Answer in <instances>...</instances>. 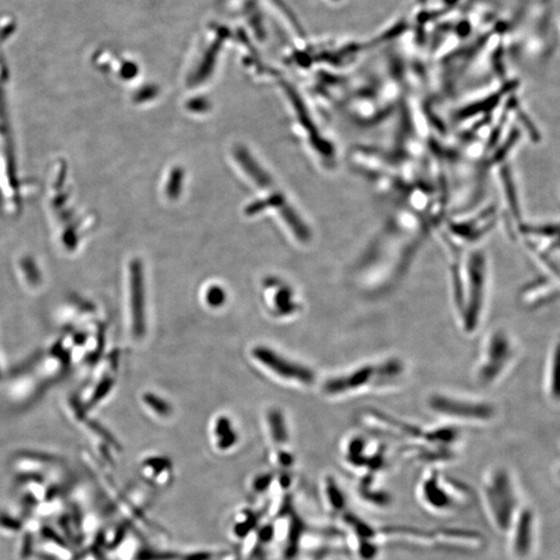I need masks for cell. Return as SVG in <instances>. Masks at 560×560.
Wrapping results in <instances>:
<instances>
[{
	"label": "cell",
	"mask_w": 560,
	"mask_h": 560,
	"mask_svg": "<svg viewBox=\"0 0 560 560\" xmlns=\"http://www.w3.org/2000/svg\"><path fill=\"white\" fill-rule=\"evenodd\" d=\"M2 377H3V375H2L1 365H0V381H1Z\"/></svg>",
	"instance_id": "15"
},
{
	"label": "cell",
	"mask_w": 560,
	"mask_h": 560,
	"mask_svg": "<svg viewBox=\"0 0 560 560\" xmlns=\"http://www.w3.org/2000/svg\"><path fill=\"white\" fill-rule=\"evenodd\" d=\"M143 399H145V404L159 415L168 416L172 413V406L154 393H147Z\"/></svg>",
	"instance_id": "11"
},
{
	"label": "cell",
	"mask_w": 560,
	"mask_h": 560,
	"mask_svg": "<svg viewBox=\"0 0 560 560\" xmlns=\"http://www.w3.org/2000/svg\"><path fill=\"white\" fill-rule=\"evenodd\" d=\"M226 295L223 288L213 286L207 290L206 300L212 307H220L226 302Z\"/></svg>",
	"instance_id": "12"
},
{
	"label": "cell",
	"mask_w": 560,
	"mask_h": 560,
	"mask_svg": "<svg viewBox=\"0 0 560 560\" xmlns=\"http://www.w3.org/2000/svg\"><path fill=\"white\" fill-rule=\"evenodd\" d=\"M275 309L280 316H293L300 311V303L297 302L295 292L290 286H279L274 297Z\"/></svg>",
	"instance_id": "7"
},
{
	"label": "cell",
	"mask_w": 560,
	"mask_h": 560,
	"mask_svg": "<svg viewBox=\"0 0 560 560\" xmlns=\"http://www.w3.org/2000/svg\"><path fill=\"white\" fill-rule=\"evenodd\" d=\"M215 434L217 436L218 448L221 450L232 448L238 439L236 432L233 429L232 422L224 416L218 418L215 425Z\"/></svg>",
	"instance_id": "9"
},
{
	"label": "cell",
	"mask_w": 560,
	"mask_h": 560,
	"mask_svg": "<svg viewBox=\"0 0 560 560\" xmlns=\"http://www.w3.org/2000/svg\"><path fill=\"white\" fill-rule=\"evenodd\" d=\"M181 183H182L181 172H174V175H172V177H170V185H168L170 186V187H168V196H170V198H175V196H177L179 189H181V187H179V186H181Z\"/></svg>",
	"instance_id": "13"
},
{
	"label": "cell",
	"mask_w": 560,
	"mask_h": 560,
	"mask_svg": "<svg viewBox=\"0 0 560 560\" xmlns=\"http://www.w3.org/2000/svg\"><path fill=\"white\" fill-rule=\"evenodd\" d=\"M130 305H131L132 332L136 339L145 337L147 330L145 320V286L142 263L132 260L130 265Z\"/></svg>",
	"instance_id": "6"
},
{
	"label": "cell",
	"mask_w": 560,
	"mask_h": 560,
	"mask_svg": "<svg viewBox=\"0 0 560 560\" xmlns=\"http://www.w3.org/2000/svg\"><path fill=\"white\" fill-rule=\"evenodd\" d=\"M252 355L281 379L303 386L314 385L316 382V371L309 365L288 358L270 348L256 347L252 350Z\"/></svg>",
	"instance_id": "5"
},
{
	"label": "cell",
	"mask_w": 560,
	"mask_h": 560,
	"mask_svg": "<svg viewBox=\"0 0 560 560\" xmlns=\"http://www.w3.org/2000/svg\"><path fill=\"white\" fill-rule=\"evenodd\" d=\"M450 294L459 329L464 334H474L482 324L488 294V263L484 252L474 250L466 258L455 254Z\"/></svg>",
	"instance_id": "1"
},
{
	"label": "cell",
	"mask_w": 560,
	"mask_h": 560,
	"mask_svg": "<svg viewBox=\"0 0 560 560\" xmlns=\"http://www.w3.org/2000/svg\"><path fill=\"white\" fill-rule=\"evenodd\" d=\"M427 410L448 425H482L495 415L488 401L446 391L432 392L425 401Z\"/></svg>",
	"instance_id": "3"
},
{
	"label": "cell",
	"mask_w": 560,
	"mask_h": 560,
	"mask_svg": "<svg viewBox=\"0 0 560 560\" xmlns=\"http://www.w3.org/2000/svg\"><path fill=\"white\" fill-rule=\"evenodd\" d=\"M268 421L273 440L277 443H286L288 439V432L283 414L279 410H271L268 414Z\"/></svg>",
	"instance_id": "10"
},
{
	"label": "cell",
	"mask_w": 560,
	"mask_h": 560,
	"mask_svg": "<svg viewBox=\"0 0 560 560\" xmlns=\"http://www.w3.org/2000/svg\"><path fill=\"white\" fill-rule=\"evenodd\" d=\"M0 523L6 526V528H10V529H20V523H19L18 521L13 520L12 518H1L0 519Z\"/></svg>",
	"instance_id": "14"
},
{
	"label": "cell",
	"mask_w": 560,
	"mask_h": 560,
	"mask_svg": "<svg viewBox=\"0 0 560 560\" xmlns=\"http://www.w3.org/2000/svg\"><path fill=\"white\" fill-rule=\"evenodd\" d=\"M405 359L397 355L365 361L333 374L323 381L320 390L330 399H344L397 388L408 376Z\"/></svg>",
	"instance_id": "2"
},
{
	"label": "cell",
	"mask_w": 560,
	"mask_h": 560,
	"mask_svg": "<svg viewBox=\"0 0 560 560\" xmlns=\"http://www.w3.org/2000/svg\"><path fill=\"white\" fill-rule=\"evenodd\" d=\"M235 155H236L239 163L244 168L245 172H247L256 183L260 184V186H264V187L265 186L267 187V186L270 185L271 179L269 175L260 168L258 164H256L253 158L248 154V152L246 151L245 149H243V147H238V149H236V151H235Z\"/></svg>",
	"instance_id": "8"
},
{
	"label": "cell",
	"mask_w": 560,
	"mask_h": 560,
	"mask_svg": "<svg viewBox=\"0 0 560 560\" xmlns=\"http://www.w3.org/2000/svg\"><path fill=\"white\" fill-rule=\"evenodd\" d=\"M512 341L506 332L495 330L485 339L474 365V381L480 387H490L506 373L512 360Z\"/></svg>",
	"instance_id": "4"
}]
</instances>
